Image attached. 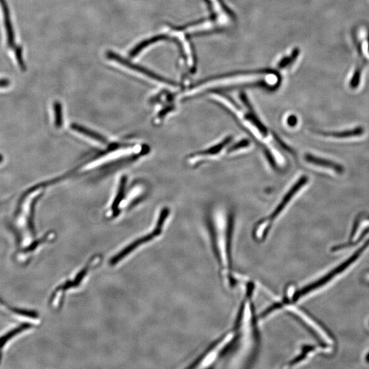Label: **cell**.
I'll use <instances>...</instances> for the list:
<instances>
[{"label": "cell", "instance_id": "cell-1", "mask_svg": "<svg viewBox=\"0 0 369 369\" xmlns=\"http://www.w3.org/2000/svg\"><path fill=\"white\" fill-rule=\"evenodd\" d=\"M255 286L247 283L244 297L237 314L234 328L237 332L236 344L233 349L235 363L239 365L251 364L259 350V331L257 315L253 302Z\"/></svg>", "mask_w": 369, "mask_h": 369}, {"label": "cell", "instance_id": "cell-2", "mask_svg": "<svg viewBox=\"0 0 369 369\" xmlns=\"http://www.w3.org/2000/svg\"><path fill=\"white\" fill-rule=\"evenodd\" d=\"M208 226L212 250L218 266L221 280L226 288L233 290L238 284L233 269V215L215 214L209 220Z\"/></svg>", "mask_w": 369, "mask_h": 369}, {"label": "cell", "instance_id": "cell-3", "mask_svg": "<svg viewBox=\"0 0 369 369\" xmlns=\"http://www.w3.org/2000/svg\"><path fill=\"white\" fill-rule=\"evenodd\" d=\"M215 100L218 101L221 105L224 106L230 114L241 125L245 130L248 131L249 133L252 136L255 137L257 140L262 144L264 153L269 162L273 168H276L278 166L276 161L278 160L279 163H282L280 156L274 152V149L271 147V144L274 143V140L270 134L268 129L264 126V123L261 121L258 116L254 112L250 104L244 100L246 109H241L239 106L231 102L229 99L222 97V95H215Z\"/></svg>", "mask_w": 369, "mask_h": 369}, {"label": "cell", "instance_id": "cell-4", "mask_svg": "<svg viewBox=\"0 0 369 369\" xmlns=\"http://www.w3.org/2000/svg\"><path fill=\"white\" fill-rule=\"evenodd\" d=\"M308 182H309L308 177L306 176L301 177L299 180H297L290 188V190L285 194L283 199L279 202L278 206L273 210V211L267 215V217L261 219L255 224L252 231V236L255 241L263 242L267 239L268 235L269 234L276 221L279 218L280 215L283 213L284 211L288 206L295 194L300 190L301 188L307 184Z\"/></svg>", "mask_w": 369, "mask_h": 369}, {"label": "cell", "instance_id": "cell-5", "mask_svg": "<svg viewBox=\"0 0 369 369\" xmlns=\"http://www.w3.org/2000/svg\"><path fill=\"white\" fill-rule=\"evenodd\" d=\"M237 332L234 327L214 342L194 360L189 368L210 367L228 353L233 351L236 344Z\"/></svg>", "mask_w": 369, "mask_h": 369}, {"label": "cell", "instance_id": "cell-6", "mask_svg": "<svg viewBox=\"0 0 369 369\" xmlns=\"http://www.w3.org/2000/svg\"><path fill=\"white\" fill-rule=\"evenodd\" d=\"M232 140L233 137L230 135L208 149L189 155L187 157V163L191 166H198L211 159H216L224 152Z\"/></svg>", "mask_w": 369, "mask_h": 369}, {"label": "cell", "instance_id": "cell-7", "mask_svg": "<svg viewBox=\"0 0 369 369\" xmlns=\"http://www.w3.org/2000/svg\"><path fill=\"white\" fill-rule=\"evenodd\" d=\"M168 215L169 210L168 209L163 210L161 215H160L159 222H158V227L153 231L152 234L146 237L145 239H141L139 240V241H135V243H133V244L130 245V246L123 250V252H121L119 255L115 257L114 259H111V264H116L118 261H121L123 257L128 255V253H130V252H132V250H134V248H136L138 245H140L141 244L140 243H142V242L149 241V240L152 239L153 237H154L159 236L160 233H161V230H162L165 220H166V219L168 217Z\"/></svg>", "mask_w": 369, "mask_h": 369}, {"label": "cell", "instance_id": "cell-8", "mask_svg": "<svg viewBox=\"0 0 369 369\" xmlns=\"http://www.w3.org/2000/svg\"><path fill=\"white\" fill-rule=\"evenodd\" d=\"M107 58L110 59V60L116 61V62H118V63L123 64L125 67H128L129 69L137 71V72H140L141 74L146 75V76L149 77V78H153V79L158 80V81H163V82L170 83H171V84L172 83H173L170 82V81H168V80L163 79V78H161L160 76H157L156 74L151 72V71L147 70L145 68L141 67V66L137 65V64L132 63L130 61L126 60L124 57H121V55L116 54L114 52H107Z\"/></svg>", "mask_w": 369, "mask_h": 369}, {"label": "cell", "instance_id": "cell-9", "mask_svg": "<svg viewBox=\"0 0 369 369\" xmlns=\"http://www.w3.org/2000/svg\"><path fill=\"white\" fill-rule=\"evenodd\" d=\"M0 6L2 9L3 20H4L5 28L7 34V43L10 48H15V33L10 20V10L6 0H0Z\"/></svg>", "mask_w": 369, "mask_h": 369}, {"label": "cell", "instance_id": "cell-10", "mask_svg": "<svg viewBox=\"0 0 369 369\" xmlns=\"http://www.w3.org/2000/svg\"><path fill=\"white\" fill-rule=\"evenodd\" d=\"M304 159H305L308 163H312V164L316 165V166L332 169V170L337 172V173L343 174L344 172V167L341 166L339 163L334 162L333 161H330V160L318 158V157L309 154V153H307V154L305 155Z\"/></svg>", "mask_w": 369, "mask_h": 369}, {"label": "cell", "instance_id": "cell-11", "mask_svg": "<svg viewBox=\"0 0 369 369\" xmlns=\"http://www.w3.org/2000/svg\"><path fill=\"white\" fill-rule=\"evenodd\" d=\"M365 133V130L362 127H358L351 130L343 131L337 132H326L323 133L325 136L337 137V138H347V137L360 136Z\"/></svg>", "mask_w": 369, "mask_h": 369}, {"label": "cell", "instance_id": "cell-12", "mask_svg": "<svg viewBox=\"0 0 369 369\" xmlns=\"http://www.w3.org/2000/svg\"><path fill=\"white\" fill-rule=\"evenodd\" d=\"M251 145V142H250V140H248V139H243V140H240L239 142H237V143L233 144V145L226 150V155L228 156H233V155L239 154V153L250 149Z\"/></svg>", "mask_w": 369, "mask_h": 369}, {"label": "cell", "instance_id": "cell-13", "mask_svg": "<svg viewBox=\"0 0 369 369\" xmlns=\"http://www.w3.org/2000/svg\"><path fill=\"white\" fill-rule=\"evenodd\" d=\"M166 38V36L163 35H159L158 36H154V37L149 38V39L145 40V41L141 42L138 45L133 48V50L131 51L130 55L131 57L136 56L142 50H143L144 48H147L150 45H152L153 43H156V42L160 41V40H163Z\"/></svg>", "mask_w": 369, "mask_h": 369}, {"label": "cell", "instance_id": "cell-14", "mask_svg": "<svg viewBox=\"0 0 369 369\" xmlns=\"http://www.w3.org/2000/svg\"><path fill=\"white\" fill-rule=\"evenodd\" d=\"M29 327H30L29 324H24L21 325V326L18 327V328L14 329V330H11V331L8 332V333L3 335V337L0 338V349L2 348L3 346L6 344V343L8 342V341H10L12 338H13L15 336L21 333V332L24 331V330H27Z\"/></svg>", "mask_w": 369, "mask_h": 369}, {"label": "cell", "instance_id": "cell-15", "mask_svg": "<svg viewBox=\"0 0 369 369\" xmlns=\"http://www.w3.org/2000/svg\"><path fill=\"white\" fill-rule=\"evenodd\" d=\"M362 69L360 67L356 68L354 71L352 78L350 81V87L352 89H356L359 86L360 81H361Z\"/></svg>", "mask_w": 369, "mask_h": 369}, {"label": "cell", "instance_id": "cell-16", "mask_svg": "<svg viewBox=\"0 0 369 369\" xmlns=\"http://www.w3.org/2000/svg\"><path fill=\"white\" fill-rule=\"evenodd\" d=\"M15 55H16L17 60L18 62L19 67H20L22 71H26V67L25 63H24V59H23L22 47H15Z\"/></svg>", "mask_w": 369, "mask_h": 369}, {"label": "cell", "instance_id": "cell-17", "mask_svg": "<svg viewBox=\"0 0 369 369\" xmlns=\"http://www.w3.org/2000/svg\"><path fill=\"white\" fill-rule=\"evenodd\" d=\"M287 123L290 127H295L297 124V118L295 116H290L287 121Z\"/></svg>", "mask_w": 369, "mask_h": 369}, {"label": "cell", "instance_id": "cell-18", "mask_svg": "<svg viewBox=\"0 0 369 369\" xmlns=\"http://www.w3.org/2000/svg\"><path fill=\"white\" fill-rule=\"evenodd\" d=\"M10 81L7 79H0V88H5L10 85Z\"/></svg>", "mask_w": 369, "mask_h": 369}, {"label": "cell", "instance_id": "cell-19", "mask_svg": "<svg viewBox=\"0 0 369 369\" xmlns=\"http://www.w3.org/2000/svg\"><path fill=\"white\" fill-rule=\"evenodd\" d=\"M8 308L6 307V306L4 305V304H2V302L0 301V311H1V312L3 313H6V311H8Z\"/></svg>", "mask_w": 369, "mask_h": 369}, {"label": "cell", "instance_id": "cell-20", "mask_svg": "<svg viewBox=\"0 0 369 369\" xmlns=\"http://www.w3.org/2000/svg\"><path fill=\"white\" fill-rule=\"evenodd\" d=\"M367 41H368V48L369 52V31L368 32V34H367Z\"/></svg>", "mask_w": 369, "mask_h": 369}]
</instances>
